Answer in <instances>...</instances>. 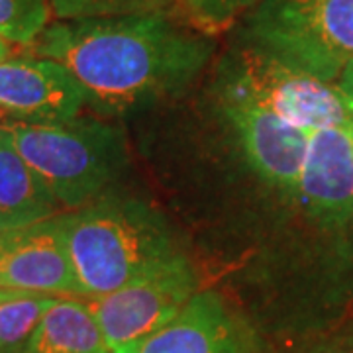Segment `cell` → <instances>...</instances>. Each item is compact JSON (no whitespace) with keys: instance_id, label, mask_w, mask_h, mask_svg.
<instances>
[{"instance_id":"obj_14","label":"cell","mask_w":353,"mask_h":353,"mask_svg":"<svg viewBox=\"0 0 353 353\" xmlns=\"http://www.w3.org/2000/svg\"><path fill=\"white\" fill-rule=\"evenodd\" d=\"M57 299L18 292L0 301V353H24L30 338Z\"/></svg>"},{"instance_id":"obj_11","label":"cell","mask_w":353,"mask_h":353,"mask_svg":"<svg viewBox=\"0 0 353 353\" xmlns=\"http://www.w3.org/2000/svg\"><path fill=\"white\" fill-rule=\"evenodd\" d=\"M296 199L312 216L343 220L353 212V126L310 134Z\"/></svg>"},{"instance_id":"obj_17","label":"cell","mask_w":353,"mask_h":353,"mask_svg":"<svg viewBox=\"0 0 353 353\" xmlns=\"http://www.w3.org/2000/svg\"><path fill=\"white\" fill-rule=\"evenodd\" d=\"M50 0H0V39L28 46L48 28Z\"/></svg>"},{"instance_id":"obj_10","label":"cell","mask_w":353,"mask_h":353,"mask_svg":"<svg viewBox=\"0 0 353 353\" xmlns=\"http://www.w3.org/2000/svg\"><path fill=\"white\" fill-rule=\"evenodd\" d=\"M122 353H261V343L224 296L199 290L171 322Z\"/></svg>"},{"instance_id":"obj_12","label":"cell","mask_w":353,"mask_h":353,"mask_svg":"<svg viewBox=\"0 0 353 353\" xmlns=\"http://www.w3.org/2000/svg\"><path fill=\"white\" fill-rule=\"evenodd\" d=\"M59 204L0 126V232L57 216Z\"/></svg>"},{"instance_id":"obj_3","label":"cell","mask_w":353,"mask_h":353,"mask_svg":"<svg viewBox=\"0 0 353 353\" xmlns=\"http://www.w3.org/2000/svg\"><path fill=\"white\" fill-rule=\"evenodd\" d=\"M2 128L57 204L67 210L97 201L126 171V136L112 124L75 118L57 126Z\"/></svg>"},{"instance_id":"obj_20","label":"cell","mask_w":353,"mask_h":353,"mask_svg":"<svg viewBox=\"0 0 353 353\" xmlns=\"http://www.w3.org/2000/svg\"><path fill=\"white\" fill-rule=\"evenodd\" d=\"M338 353H353V350H347V352H338Z\"/></svg>"},{"instance_id":"obj_7","label":"cell","mask_w":353,"mask_h":353,"mask_svg":"<svg viewBox=\"0 0 353 353\" xmlns=\"http://www.w3.org/2000/svg\"><path fill=\"white\" fill-rule=\"evenodd\" d=\"M220 101L230 124L240 136L253 171L269 185L294 194L308 152L310 132L289 124L224 75Z\"/></svg>"},{"instance_id":"obj_16","label":"cell","mask_w":353,"mask_h":353,"mask_svg":"<svg viewBox=\"0 0 353 353\" xmlns=\"http://www.w3.org/2000/svg\"><path fill=\"white\" fill-rule=\"evenodd\" d=\"M50 4L61 20L167 14L175 8V0H50Z\"/></svg>"},{"instance_id":"obj_6","label":"cell","mask_w":353,"mask_h":353,"mask_svg":"<svg viewBox=\"0 0 353 353\" xmlns=\"http://www.w3.org/2000/svg\"><path fill=\"white\" fill-rule=\"evenodd\" d=\"M224 77L245 88L283 120L306 132L353 126V106L336 83L279 63L253 48L230 55Z\"/></svg>"},{"instance_id":"obj_19","label":"cell","mask_w":353,"mask_h":353,"mask_svg":"<svg viewBox=\"0 0 353 353\" xmlns=\"http://www.w3.org/2000/svg\"><path fill=\"white\" fill-rule=\"evenodd\" d=\"M8 53H10V50H8V43H6L4 39H0V61H2V59H6V57H8Z\"/></svg>"},{"instance_id":"obj_4","label":"cell","mask_w":353,"mask_h":353,"mask_svg":"<svg viewBox=\"0 0 353 353\" xmlns=\"http://www.w3.org/2000/svg\"><path fill=\"white\" fill-rule=\"evenodd\" d=\"M243 30L248 48L330 83L353 59V0H261Z\"/></svg>"},{"instance_id":"obj_8","label":"cell","mask_w":353,"mask_h":353,"mask_svg":"<svg viewBox=\"0 0 353 353\" xmlns=\"http://www.w3.org/2000/svg\"><path fill=\"white\" fill-rule=\"evenodd\" d=\"M85 104V90L61 63L46 57L0 61V114L14 124H65L75 120Z\"/></svg>"},{"instance_id":"obj_1","label":"cell","mask_w":353,"mask_h":353,"mask_svg":"<svg viewBox=\"0 0 353 353\" xmlns=\"http://www.w3.org/2000/svg\"><path fill=\"white\" fill-rule=\"evenodd\" d=\"M61 63L102 116H128L183 92L212 57V41L167 14L63 20L34 41Z\"/></svg>"},{"instance_id":"obj_5","label":"cell","mask_w":353,"mask_h":353,"mask_svg":"<svg viewBox=\"0 0 353 353\" xmlns=\"http://www.w3.org/2000/svg\"><path fill=\"white\" fill-rule=\"evenodd\" d=\"M199 292L194 267L176 253L152 271L88 304L110 353H122L175 318Z\"/></svg>"},{"instance_id":"obj_9","label":"cell","mask_w":353,"mask_h":353,"mask_svg":"<svg viewBox=\"0 0 353 353\" xmlns=\"http://www.w3.org/2000/svg\"><path fill=\"white\" fill-rule=\"evenodd\" d=\"M0 287L48 296H83L61 214L0 232Z\"/></svg>"},{"instance_id":"obj_13","label":"cell","mask_w":353,"mask_h":353,"mask_svg":"<svg viewBox=\"0 0 353 353\" xmlns=\"http://www.w3.org/2000/svg\"><path fill=\"white\" fill-rule=\"evenodd\" d=\"M24 353H110L87 303L57 299Z\"/></svg>"},{"instance_id":"obj_2","label":"cell","mask_w":353,"mask_h":353,"mask_svg":"<svg viewBox=\"0 0 353 353\" xmlns=\"http://www.w3.org/2000/svg\"><path fill=\"white\" fill-rule=\"evenodd\" d=\"M61 220L83 296L110 294L181 253L165 216L132 196L104 192Z\"/></svg>"},{"instance_id":"obj_15","label":"cell","mask_w":353,"mask_h":353,"mask_svg":"<svg viewBox=\"0 0 353 353\" xmlns=\"http://www.w3.org/2000/svg\"><path fill=\"white\" fill-rule=\"evenodd\" d=\"M261 0H175V8L194 32L206 38L230 30Z\"/></svg>"},{"instance_id":"obj_18","label":"cell","mask_w":353,"mask_h":353,"mask_svg":"<svg viewBox=\"0 0 353 353\" xmlns=\"http://www.w3.org/2000/svg\"><path fill=\"white\" fill-rule=\"evenodd\" d=\"M336 85H338V88L343 92V97L352 102L353 106V59L345 65V69L341 71V75L336 81Z\"/></svg>"}]
</instances>
